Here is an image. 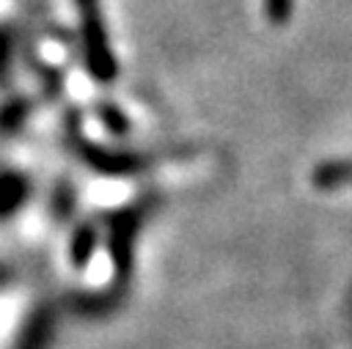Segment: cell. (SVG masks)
Returning a JSON list of instances; mask_svg holds the SVG:
<instances>
[{"label": "cell", "mask_w": 352, "mask_h": 349, "mask_svg": "<svg viewBox=\"0 0 352 349\" xmlns=\"http://www.w3.org/2000/svg\"><path fill=\"white\" fill-rule=\"evenodd\" d=\"M80 154L94 170H99L104 176H129L146 165V159L132 151H113V148L107 151L94 143H80Z\"/></svg>", "instance_id": "7a4b0ae2"}, {"label": "cell", "mask_w": 352, "mask_h": 349, "mask_svg": "<svg viewBox=\"0 0 352 349\" xmlns=\"http://www.w3.org/2000/svg\"><path fill=\"white\" fill-rule=\"evenodd\" d=\"M311 179H314V184L319 190L349 184L352 181V159H330V162H322V165H316V170H314Z\"/></svg>", "instance_id": "277c9868"}, {"label": "cell", "mask_w": 352, "mask_h": 349, "mask_svg": "<svg viewBox=\"0 0 352 349\" xmlns=\"http://www.w3.org/2000/svg\"><path fill=\"white\" fill-rule=\"evenodd\" d=\"M91 247H94V231H91V228H80L77 236H74V245H72V256H74V261L82 264V258L91 253Z\"/></svg>", "instance_id": "52a82bcc"}, {"label": "cell", "mask_w": 352, "mask_h": 349, "mask_svg": "<svg viewBox=\"0 0 352 349\" xmlns=\"http://www.w3.org/2000/svg\"><path fill=\"white\" fill-rule=\"evenodd\" d=\"M22 115H25V104H22V102H14V104H8V110L0 115V126L14 129V126L22 121Z\"/></svg>", "instance_id": "ba28073f"}, {"label": "cell", "mask_w": 352, "mask_h": 349, "mask_svg": "<svg viewBox=\"0 0 352 349\" xmlns=\"http://www.w3.org/2000/svg\"><path fill=\"white\" fill-rule=\"evenodd\" d=\"M292 11H294V0H264V14H267L270 25H275V27L289 25Z\"/></svg>", "instance_id": "5b68a950"}, {"label": "cell", "mask_w": 352, "mask_h": 349, "mask_svg": "<svg viewBox=\"0 0 352 349\" xmlns=\"http://www.w3.org/2000/svg\"><path fill=\"white\" fill-rule=\"evenodd\" d=\"M99 115H102L104 126H107L110 132H116V135H124V132L129 129V124H126L124 113H121L116 104H99Z\"/></svg>", "instance_id": "8992f818"}, {"label": "cell", "mask_w": 352, "mask_h": 349, "mask_svg": "<svg viewBox=\"0 0 352 349\" xmlns=\"http://www.w3.org/2000/svg\"><path fill=\"white\" fill-rule=\"evenodd\" d=\"M25 198H28V179L16 170L3 173L0 176V217L11 214Z\"/></svg>", "instance_id": "3957f363"}, {"label": "cell", "mask_w": 352, "mask_h": 349, "mask_svg": "<svg viewBox=\"0 0 352 349\" xmlns=\"http://www.w3.org/2000/svg\"><path fill=\"white\" fill-rule=\"evenodd\" d=\"M8 58H11V38H8L6 30H0V77L8 69Z\"/></svg>", "instance_id": "9c48e42d"}, {"label": "cell", "mask_w": 352, "mask_h": 349, "mask_svg": "<svg viewBox=\"0 0 352 349\" xmlns=\"http://www.w3.org/2000/svg\"><path fill=\"white\" fill-rule=\"evenodd\" d=\"M74 3H77V14H80V38H82L85 69L94 80L113 82L118 74V63H116L110 41H107L99 0H74Z\"/></svg>", "instance_id": "6da1fadb"}]
</instances>
